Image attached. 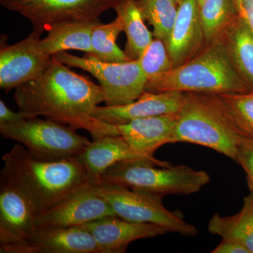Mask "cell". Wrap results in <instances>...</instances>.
<instances>
[{
  "instance_id": "23",
  "label": "cell",
  "mask_w": 253,
  "mask_h": 253,
  "mask_svg": "<svg viewBox=\"0 0 253 253\" xmlns=\"http://www.w3.org/2000/svg\"><path fill=\"white\" fill-rule=\"evenodd\" d=\"M124 30L122 18L117 16L108 24L100 23L91 32L90 54L95 59L104 62L121 63L131 61L130 58L118 47L116 41L120 33Z\"/></svg>"
},
{
  "instance_id": "22",
  "label": "cell",
  "mask_w": 253,
  "mask_h": 253,
  "mask_svg": "<svg viewBox=\"0 0 253 253\" xmlns=\"http://www.w3.org/2000/svg\"><path fill=\"white\" fill-rule=\"evenodd\" d=\"M122 18L126 37L125 52L131 60L139 59L153 41L152 33L145 26L144 18L136 0H121L114 8Z\"/></svg>"
},
{
  "instance_id": "18",
  "label": "cell",
  "mask_w": 253,
  "mask_h": 253,
  "mask_svg": "<svg viewBox=\"0 0 253 253\" xmlns=\"http://www.w3.org/2000/svg\"><path fill=\"white\" fill-rule=\"evenodd\" d=\"M28 243L31 253H102L83 226L36 228Z\"/></svg>"
},
{
  "instance_id": "27",
  "label": "cell",
  "mask_w": 253,
  "mask_h": 253,
  "mask_svg": "<svg viewBox=\"0 0 253 253\" xmlns=\"http://www.w3.org/2000/svg\"><path fill=\"white\" fill-rule=\"evenodd\" d=\"M137 60L147 79L174 68L166 44L158 38L153 40Z\"/></svg>"
},
{
  "instance_id": "10",
  "label": "cell",
  "mask_w": 253,
  "mask_h": 253,
  "mask_svg": "<svg viewBox=\"0 0 253 253\" xmlns=\"http://www.w3.org/2000/svg\"><path fill=\"white\" fill-rule=\"evenodd\" d=\"M37 214L18 189L0 179V253H31L28 239Z\"/></svg>"
},
{
  "instance_id": "5",
  "label": "cell",
  "mask_w": 253,
  "mask_h": 253,
  "mask_svg": "<svg viewBox=\"0 0 253 253\" xmlns=\"http://www.w3.org/2000/svg\"><path fill=\"white\" fill-rule=\"evenodd\" d=\"M101 180L158 196H186L199 192L211 176L185 165L161 167L147 161H126L110 168Z\"/></svg>"
},
{
  "instance_id": "8",
  "label": "cell",
  "mask_w": 253,
  "mask_h": 253,
  "mask_svg": "<svg viewBox=\"0 0 253 253\" xmlns=\"http://www.w3.org/2000/svg\"><path fill=\"white\" fill-rule=\"evenodd\" d=\"M53 57L70 67L86 71L97 79L104 91L106 106L130 104L145 91L147 78L137 59L104 62L88 55L79 57L66 51L57 53Z\"/></svg>"
},
{
  "instance_id": "20",
  "label": "cell",
  "mask_w": 253,
  "mask_h": 253,
  "mask_svg": "<svg viewBox=\"0 0 253 253\" xmlns=\"http://www.w3.org/2000/svg\"><path fill=\"white\" fill-rule=\"evenodd\" d=\"M208 230L221 239L235 241L253 253V193L244 198L240 212L232 216L213 214L208 223Z\"/></svg>"
},
{
  "instance_id": "21",
  "label": "cell",
  "mask_w": 253,
  "mask_h": 253,
  "mask_svg": "<svg viewBox=\"0 0 253 253\" xmlns=\"http://www.w3.org/2000/svg\"><path fill=\"white\" fill-rule=\"evenodd\" d=\"M226 44L233 61L245 81L253 89V33L238 15L224 30Z\"/></svg>"
},
{
  "instance_id": "17",
  "label": "cell",
  "mask_w": 253,
  "mask_h": 253,
  "mask_svg": "<svg viewBox=\"0 0 253 253\" xmlns=\"http://www.w3.org/2000/svg\"><path fill=\"white\" fill-rule=\"evenodd\" d=\"M176 115L137 118L116 126L118 135L137 152L149 158L163 145L169 144Z\"/></svg>"
},
{
  "instance_id": "1",
  "label": "cell",
  "mask_w": 253,
  "mask_h": 253,
  "mask_svg": "<svg viewBox=\"0 0 253 253\" xmlns=\"http://www.w3.org/2000/svg\"><path fill=\"white\" fill-rule=\"evenodd\" d=\"M14 90L18 112L25 119L44 117L76 129H85L93 140L108 134L118 135L116 126L93 117L96 107L105 103L101 86L53 56L38 77Z\"/></svg>"
},
{
  "instance_id": "26",
  "label": "cell",
  "mask_w": 253,
  "mask_h": 253,
  "mask_svg": "<svg viewBox=\"0 0 253 253\" xmlns=\"http://www.w3.org/2000/svg\"><path fill=\"white\" fill-rule=\"evenodd\" d=\"M218 96L225 105L242 136L253 139V91Z\"/></svg>"
},
{
  "instance_id": "4",
  "label": "cell",
  "mask_w": 253,
  "mask_h": 253,
  "mask_svg": "<svg viewBox=\"0 0 253 253\" xmlns=\"http://www.w3.org/2000/svg\"><path fill=\"white\" fill-rule=\"evenodd\" d=\"M169 144L184 142L214 150L236 161L244 136L218 95L184 92Z\"/></svg>"
},
{
  "instance_id": "13",
  "label": "cell",
  "mask_w": 253,
  "mask_h": 253,
  "mask_svg": "<svg viewBox=\"0 0 253 253\" xmlns=\"http://www.w3.org/2000/svg\"><path fill=\"white\" fill-rule=\"evenodd\" d=\"M185 99V93L182 91H144L130 104L97 106L93 113V117L106 124L118 126L137 118L177 114L182 108Z\"/></svg>"
},
{
  "instance_id": "9",
  "label": "cell",
  "mask_w": 253,
  "mask_h": 253,
  "mask_svg": "<svg viewBox=\"0 0 253 253\" xmlns=\"http://www.w3.org/2000/svg\"><path fill=\"white\" fill-rule=\"evenodd\" d=\"M121 0H0L1 6L17 13L42 35L62 23L100 22L103 13L114 8Z\"/></svg>"
},
{
  "instance_id": "11",
  "label": "cell",
  "mask_w": 253,
  "mask_h": 253,
  "mask_svg": "<svg viewBox=\"0 0 253 253\" xmlns=\"http://www.w3.org/2000/svg\"><path fill=\"white\" fill-rule=\"evenodd\" d=\"M42 35L33 31L23 41L13 45L1 42L0 49V88L6 92L41 74L51 61L42 49Z\"/></svg>"
},
{
  "instance_id": "3",
  "label": "cell",
  "mask_w": 253,
  "mask_h": 253,
  "mask_svg": "<svg viewBox=\"0 0 253 253\" xmlns=\"http://www.w3.org/2000/svg\"><path fill=\"white\" fill-rule=\"evenodd\" d=\"M168 91L226 95L253 89L240 74L226 43L218 41L184 64L147 79L145 91Z\"/></svg>"
},
{
  "instance_id": "16",
  "label": "cell",
  "mask_w": 253,
  "mask_h": 253,
  "mask_svg": "<svg viewBox=\"0 0 253 253\" xmlns=\"http://www.w3.org/2000/svg\"><path fill=\"white\" fill-rule=\"evenodd\" d=\"M205 39L198 0H183L178 6L175 23L166 44L176 68L192 59Z\"/></svg>"
},
{
  "instance_id": "15",
  "label": "cell",
  "mask_w": 253,
  "mask_h": 253,
  "mask_svg": "<svg viewBox=\"0 0 253 253\" xmlns=\"http://www.w3.org/2000/svg\"><path fill=\"white\" fill-rule=\"evenodd\" d=\"M80 226L89 231L102 253H122L134 241L151 239L169 232L168 229L151 223L126 220L118 216H108Z\"/></svg>"
},
{
  "instance_id": "7",
  "label": "cell",
  "mask_w": 253,
  "mask_h": 253,
  "mask_svg": "<svg viewBox=\"0 0 253 253\" xmlns=\"http://www.w3.org/2000/svg\"><path fill=\"white\" fill-rule=\"evenodd\" d=\"M96 186L101 197L106 200L118 217L134 222L157 224L169 232L183 236H194L199 233L196 226L184 220L180 212H172L165 207L163 196L103 180Z\"/></svg>"
},
{
  "instance_id": "25",
  "label": "cell",
  "mask_w": 253,
  "mask_h": 253,
  "mask_svg": "<svg viewBox=\"0 0 253 253\" xmlns=\"http://www.w3.org/2000/svg\"><path fill=\"white\" fill-rule=\"evenodd\" d=\"M143 18L154 28L156 38L167 43L175 23L178 8L172 0H136Z\"/></svg>"
},
{
  "instance_id": "32",
  "label": "cell",
  "mask_w": 253,
  "mask_h": 253,
  "mask_svg": "<svg viewBox=\"0 0 253 253\" xmlns=\"http://www.w3.org/2000/svg\"><path fill=\"white\" fill-rule=\"evenodd\" d=\"M172 1H174V2L175 3L176 5H178V6H179V5L181 4V1H182L183 0H172Z\"/></svg>"
},
{
  "instance_id": "24",
  "label": "cell",
  "mask_w": 253,
  "mask_h": 253,
  "mask_svg": "<svg viewBox=\"0 0 253 253\" xmlns=\"http://www.w3.org/2000/svg\"><path fill=\"white\" fill-rule=\"evenodd\" d=\"M199 8L205 39L209 42L217 39L239 15L234 0H206Z\"/></svg>"
},
{
  "instance_id": "30",
  "label": "cell",
  "mask_w": 253,
  "mask_h": 253,
  "mask_svg": "<svg viewBox=\"0 0 253 253\" xmlns=\"http://www.w3.org/2000/svg\"><path fill=\"white\" fill-rule=\"evenodd\" d=\"M212 253H250L242 245L230 240L222 241L212 251Z\"/></svg>"
},
{
  "instance_id": "29",
  "label": "cell",
  "mask_w": 253,
  "mask_h": 253,
  "mask_svg": "<svg viewBox=\"0 0 253 253\" xmlns=\"http://www.w3.org/2000/svg\"><path fill=\"white\" fill-rule=\"evenodd\" d=\"M238 14L243 18L253 33V0H234Z\"/></svg>"
},
{
  "instance_id": "33",
  "label": "cell",
  "mask_w": 253,
  "mask_h": 253,
  "mask_svg": "<svg viewBox=\"0 0 253 253\" xmlns=\"http://www.w3.org/2000/svg\"><path fill=\"white\" fill-rule=\"evenodd\" d=\"M206 0H198V1H199V6H201V4H203V3L204 2V1H206Z\"/></svg>"
},
{
  "instance_id": "6",
  "label": "cell",
  "mask_w": 253,
  "mask_h": 253,
  "mask_svg": "<svg viewBox=\"0 0 253 253\" xmlns=\"http://www.w3.org/2000/svg\"><path fill=\"white\" fill-rule=\"evenodd\" d=\"M67 125L39 118L0 124L5 139L23 145L35 158L57 161L77 158L91 141Z\"/></svg>"
},
{
  "instance_id": "19",
  "label": "cell",
  "mask_w": 253,
  "mask_h": 253,
  "mask_svg": "<svg viewBox=\"0 0 253 253\" xmlns=\"http://www.w3.org/2000/svg\"><path fill=\"white\" fill-rule=\"evenodd\" d=\"M100 23L70 22L56 25L47 31V36L40 41L42 49L51 57L69 49L90 54L92 51L91 32Z\"/></svg>"
},
{
  "instance_id": "12",
  "label": "cell",
  "mask_w": 253,
  "mask_h": 253,
  "mask_svg": "<svg viewBox=\"0 0 253 253\" xmlns=\"http://www.w3.org/2000/svg\"><path fill=\"white\" fill-rule=\"evenodd\" d=\"M116 214L99 194L96 184L89 182L54 208L37 216L36 224L37 228L80 226Z\"/></svg>"
},
{
  "instance_id": "2",
  "label": "cell",
  "mask_w": 253,
  "mask_h": 253,
  "mask_svg": "<svg viewBox=\"0 0 253 253\" xmlns=\"http://www.w3.org/2000/svg\"><path fill=\"white\" fill-rule=\"evenodd\" d=\"M2 161L0 179L25 196L37 216L89 183L85 169L76 158L42 161L19 144L2 156Z\"/></svg>"
},
{
  "instance_id": "14",
  "label": "cell",
  "mask_w": 253,
  "mask_h": 253,
  "mask_svg": "<svg viewBox=\"0 0 253 253\" xmlns=\"http://www.w3.org/2000/svg\"><path fill=\"white\" fill-rule=\"evenodd\" d=\"M78 161L85 169L89 181L97 184L105 172L114 165L126 161H147L161 167L169 163L149 158L132 149L120 135H104L91 141L78 156Z\"/></svg>"
},
{
  "instance_id": "31",
  "label": "cell",
  "mask_w": 253,
  "mask_h": 253,
  "mask_svg": "<svg viewBox=\"0 0 253 253\" xmlns=\"http://www.w3.org/2000/svg\"><path fill=\"white\" fill-rule=\"evenodd\" d=\"M25 119L19 112H14L5 104L2 100L0 101V124L18 122Z\"/></svg>"
},
{
  "instance_id": "28",
  "label": "cell",
  "mask_w": 253,
  "mask_h": 253,
  "mask_svg": "<svg viewBox=\"0 0 253 253\" xmlns=\"http://www.w3.org/2000/svg\"><path fill=\"white\" fill-rule=\"evenodd\" d=\"M236 162L244 169L250 191L253 193V139L243 138L236 155Z\"/></svg>"
}]
</instances>
